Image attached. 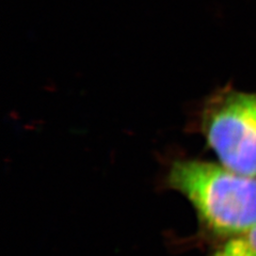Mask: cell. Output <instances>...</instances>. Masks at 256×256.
<instances>
[{
	"mask_svg": "<svg viewBox=\"0 0 256 256\" xmlns=\"http://www.w3.org/2000/svg\"><path fill=\"white\" fill-rule=\"evenodd\" d=\"M166 180L194 208L204 237L217 244L256 224V176L186 159L173 162Z\"/></svg>",
	"mask_w": 256,
	"mask_h": 256,
	"instance_id": "cell-1",
	"label": "cell"
},
{
	"mask_svg": "<svg viewBox=\"0 0 256 256\" xmlns=\"http://www.w3.org/2000/svg\"><path fill=\"white\" fill-rule=\"evenodd\" d=\"M201 128L221 164L256 176V93H216L205 104Z\"/></svg>",
	"mask_w": 256,
	"mask_h": 256,
	"instance_id": "cell-2",
	"label": "cell"
},
{
	"mask_svg": "<svg viewBox=\"0 0 256 256\" xmlns=\"http://www.w3.org/2000/svg\"><path fill=\"white\" fill-rule=\"evenodd\" d=\"M208 256H256V224L220 242Z\"/></svg>",
	"mask_w": 256,
	"mask_h": 256,
	"instance_id": "cell-3",
	"label": "cell"
}]
</instances>
